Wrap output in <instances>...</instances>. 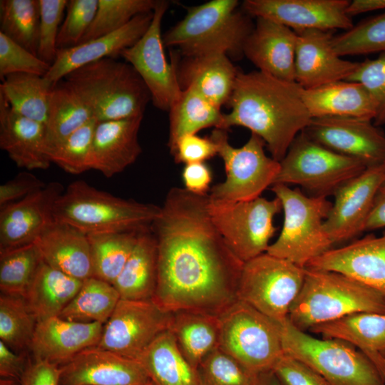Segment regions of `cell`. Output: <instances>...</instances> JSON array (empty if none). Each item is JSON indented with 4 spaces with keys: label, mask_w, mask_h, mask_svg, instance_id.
<instances>
[{
    "label": "cell",
    "mask_w": 385,
    "mask_h": 385,
    "mask_svg": "<svg viewBox=\"0 0 385 385\" xmlns=\"http://www.w3.org/2000/svg\"><path fill=\"white\" fill-rule=\"evenodd\" d=\"M158 247L153 301L170 312L220 316L237 300L244 262L213 224L209 196L172 188L151 225Z\"/></svg>",
    "instance_id": "6da1fadb"
},
{
    "label": "cell",
    "mask_w": 385,
    "mask_h": 385,
    "mask_svg": "<svg viewBox=\"0 0 385 385\" xmlns=\"http://www.w3.org/2000/svg\"><path fill=\"white\" fill-rule=\"evenodd\" d=\"M296 82L277 78L260 71H239L220 129H249L265 143L271 157L280 162L293 140L312 117Z\"/></svg>",
    "instance_id": "7a4b0ae2"
},
{
    "label": "cell",
    "mask_w": 385,
    "mask_h": 385,
    "mask_svg": "<svg viewBox=\"0 0 385 385\" xmlns=\"http://www.w3.org/2000/svg\"><path fill=\"white\" fill-rule=\"evenodd\" d=\"M239 5L237 0H212L188 8L183 19L163 34L165 47L182 56L222 52L242 58L254 24Z\"/></svg>",
    "instance_id": "3957f363"
},
{
    "label": "cell",
    "mask_w": 385,
    "mask_h": 385,
    "mask_svg": "<svg viewBox=\"0 0 385 385\" xmlns=\"http://www.w3.org/2000/svg\"><path fill=\"white\" fill-rule=\"evenodd\" d=\"M160 208L116 197L79 180L70 183L58 197L53 215L55 221L88 235L150 227Z\"/></svg>",
    "instance_id": "277c9868"
},
{
    "label": "cell",
    "mask_w": 385,
    "mask_h": 385,
    "mask_svg": "<svg viewBox=\"0 0 385 385\" xmlns=\"http://www.w3.org/2000/svg\"><path fill=\"white\" fill-rule=\"evenodd\" d=\"M359 312L385 314V300L378 292L344 274L306 268L288 320L307 332L316 325Z\"/></svg>",
    "instance_id": "5b68a950"
},
{
    "label": "cell",
    "mask_w": 385,
    "mask_h": 385,
    "mask_svg": "<svg viewBox=\"0 0 385 385\" xmlns=\"http://www.w3.org/2000/svg\"><path fill=\"white\" fill-rule=\"evenodd\" d=\"M92 110L98 121L143 115L150 92L127 62L105 58L64 77Z\"/></svg>",
    "instance_id": "8992f818"
},
{
    "label": "cell",
    "mask_w": 385,
    "mask_h": 385,
    "mask_svg": "<svg viewBox=\"0 0 385 385\" xmlns=\"http://www.w3.org/2000/svg\"><path fill=\"white\" fill-rule=\"evenodd\" d=\"M271 190L281 202L284 221L279 237L267 252L305 268L332 248L334 244L323 227L332 202L326 197L307 196L284 184H274Z\"/></svg>",
    "instance_id": "52a82bcc"
},
{
    "label": "cell",
    "mask_w": 385,
    "mask_h": 385,
    "mask_svg": "<svg viewBox=\"0 0 385 385\" xmlns=\"http://www.w3.org/2000/svg\"><path fill=\"white\" fill-rule=\"evenodd\" d=\"M219 349L251 376L272 371L284 354L282 324L250 305L235 301L220 316Z\"/></svg>",
    "instance_id": "ba28073f"
},
{
    "label": "cell",
    "mask_w": 385,
    "mask_h": 385,
    "mask_svg": "<svg viewBox=\"0 0 385 385\" xmlns=\"http://www.w3.org/2000/svg\"><path fill=\"white\" fill-rule=\"evenodd\" d=\"M284 353L304 363L331 385H385L374 364L351 344L338 339H319L294 327L282 324Z\"/></svg>",
    "instance_id": "9c48e42d"
},
{
    "label": "cell",
    "mask_w": 385,
    "mask_h": 385,
    "mask_svg": "<svg viewBox=\"0 0 385 385\" xmlns=\"http://www.w3.org/2000/svg\"><path fill=\"white\" fill-rule=\"evenodd\" d=\"M217 144V155L222 158L224 181L212 186L208 195L215 202H236L261 197L269 186L274 184L280 163L267 155L264 140L251 133L241 147H233L226 130L214 128L210 136Z\"/></svg>",
    "instance_id": "30bf717a"
},
{
    "label": "cell",
    "mask_w": 385,
    "mask_h": 385,
    "mask_svg": "<svg viewBox=\"0 0 385 385\" xmlns=\"http://www.w3.org/2000/svg\"><path fill=\"white\" fill-rule=\"evenodd\" d=\"M279 163L274 184L299 185L312 196L326 197L367 168L359 160L315 142L304 131L297 135Z\"/></svg>",
    "instance_id": "8fae6325"
},
{
    "label": "cell",
    "mask_w": 385,
    "mask_h": 385,
    "mask_svg": "<svg viewBox=\"0 0 385 385\" xmlns=\"http://www.w3.org/2000/svg\"><path fill=\"white\" fill-rule=\"evenodd\" d=\"M306 268L265 252L244 263L237 291L242 301L280 324L288 319Z\"/></svg>",
    "instance_id": "7c38bea8"
},
{
    "label": "cell",
    "mask_w": 385,
    "mask_h": 385,
    "mask_svg": "<svg viewBox=\"0 0 385 385\" xmlns=\"http://www.w3.org/2000/svg\"><path fill=\"white\" fill-rule=\"evenodd\" d=\"M282 210L276 197L236 202H215L209 199L213 224L231 251L244 263L267 252L277 231L274 217Z\"/></svg>",
    "instance_id": "4fadbf2b"
},
{
    "label": "cell",
    "mask_w": 385,
    "mask_h": 385,
    "mask_svg": "<svg viewBox=\"0 0 385 385\" xmlns=\"http://www.w3.org/2000/svg\"><path fill=\"white\" fill-rule=\"evenodd\" d=\"M172 317L173 312L153 299H120L104 324L96 346L138 360L150 344L170 328Z\"/></svg>",
    "instance_id": "5bb4252c"
},
{
    "label": "cell",
    "mask_w": 385,
    "mask_h": 385,
    "mask_svg": "<svg viewBox=\"0 0 385 385\" xmlns=\"http://www.w3.org/2000/svg\"><path fill=\"white\" fill-rule=\"evenodd\" d=\"M168 6V1L158 0L148 30L120 53L143 81L154 106L163 111H169L182 92L175 66L168 61L164 52L161 24Z\"/></svg>",
    "instance_id": "9a60e30c"
},
{
    "label": "cell",
    "mask_w": 385,
    "mask_h": 385,
    "mask_svg": "<svg viewBox=\"0 0 385 385\" xmlns=\"http://www.w3.org/2000/svg\"><path fill=\"white\" fill-rule=\"evenodd\" d=\"M311 139L367 167L385 163V133L373 120L354 117L312 118L303 130Z\"/></svg>",
    "instance_id": "2e32d148"
},
{
    "label": "cell",
    "mask_w": 385,
    "mask_h": 385,
    "mask_svg": "<svg viewBox=\"0 0 385 385\" xmlns=\"http://www.w3.org/2000/svg\"><path fill=\"white\" fill-rule=\"evenodd\" d=\"M384 182L385 163L367 167L334 192V202L323 225L334 245L364 232L376 195Z\"/></svg>",
    "instance_id": "e0dca14e"
},
{
    "label": "cell",
    "mask_w": 385,
    "mask_h": 385,
    "mask_svg": "<svg viewBox=\"0 0 385 385\" xmlns=\"http://www.w3.org/2000/svg\"><path fill=\"white\" fill-rule=\"evenodd\" d=\"M349 0H245L241 9L251 17L267 18L295 32L307 29L346 31L353 26Z\"/></svg>",
    "instance_id": "ac0fdd59"
},
{
    "label": "cell",
    "mask_w": 385,
    "mask_h": 385,
    "mask_svg": "<svg viewBox=\"0 0 385 385\" xmlns=\"http://www.w3.org/2000/svg\"><path fill=\"white\" fill-rule=\"evenodd\" d=\"M64 189L61 183L53 181L21 200L0 207V251L34 243L54 222V204Z\"/></svg>",
    "instance_id": "d6986e66"
},
{
    "label": "cell",
    "mask_w": 385,
    "mask_h": 385,
    "mask_svg": "<svg viewBox=\"0 0 385 385\" xmlns=\"http://www.w3.org/2000/svg\"><path fill=\"white\" fill-rule=\"evenodd\" d=\"M58 385H147L141 363L109 350L87 348L59 366Z\"/></svg>",
    "instance_id": "ffe728a7"
},
{
    "label": "cell",
    "mask_w": 385,
    "mask_h": 385,
    "mask_svg": "<svg viewBox=\"0 0 385 385\" xmlns=\"http://www.w3.org/2000/svg\"><path fill=\"white\" fill-rule=\"evenodd\" d=\"M305 268L341 273L378 292L385 300V233L369 234L339 248H332Z\"/></svg>",
    "instance_id": "44dd1931"
},
{
    "label": "cell",
    "mask_w": 385,
    "mask_h": 385,
    "mask_svg": "<svg viewBox=\"0 0 385 385\" xmlns=\"http://www.w3.org/2000/svg\"><path fill=\"white\" fill-rule=\"evenodd\" d=\"M296 33L294 78L302 88L346 81L357 68L358 62L344 60L335 52L332 31L307 29Z\"/></svg>",
    "instance_id": "7402d4cb"
},
{
    "label": "cell",
    "mask_w": 385,
    "mask_h": 385,
    "mask_svg": "<svg viewBox=\"0 0 385 385\" xmlns=\"http://www.w3.org/2000/svg\"><path fill=\"white\" fill-rule=\"evenodd\" d=\"M170 56L182 90L192 88L219 108L228 103L240 70L226 53L181 56L180 60L173 50Z\"/></svg>",
    "instance_id": "603a6c76"
},
{
    "label": "cell",
    "mask_w": 385,
    "mask_h": 385,
    "mask_svg": "<svg viewBox=\"0 0 385 385\" xmlns=\"http://www.w3.org/2000/svg\"><path fill=\"white\" fill-rule=\"evenodd\" d=\"M152 12L134 17L120 29L74 47L58 49L56 58L45 78L56 84L71 71L90 63L105 58H117L121 52L134 45L148 30Z\"/></svg>",
    "instance_id": "cb8c5ba5"
},
{
    "label": "cell",
    "mask_w": 385,
    "mask_h": 385,
    "mask_svg": "<svg viewBox=\"0 0 385 385\" xmlns=\"http://www.w3.org/2000/svg\"><path fill=\"white\" fill-rule=\"evenodd\" d=\"M104 324L82 323L53 317L38 322L29 347L36 360L58 366L81 351L96 346L101 337Z\"/></svg>",
    "instance_id": "d4e9b609"
},
{
    "label": "cell",
    "mask_w": 385,
    "mask_h": 385,
    "mask_svg": "<svg viewBox=\"0 0 385 385\" xmlns=\"http://www.w3.org/2000/svg\"><path fill=\"white\" fill-rule=\"evenodd\" d=\"M255 19L253 29L245 42L243 55L258 71L295 82L297 33L269 19Z\"/></svg>",
    "instance_id": "484cf974"
},
{
    "label": "cell",
    "mask_w": 385,
    "mask_h": 385,
    "mask_svg": "<svg viewBox=\"0 0 385 385\" xmlns=\"http://www.w3.org/2000/svg\"><path fill=\"white\" fill-rule=\"evenodd\" d=\"M143 118L98 121L91 149L90 170L111 178L134 163L142 152L138 134Z\"/></svg>",
    "instance_id": "4316f807"
},
{
    "label": "cell",
    "mask_w": 385,
    "mask_h": 385,
    "mask_svg": "<svg viewBox=\"0 0 385 385\" xmlns=\"http://www.w3.org/2000/svg\"><path fill=\"white\" fill-rule=\"evenodd\" d=\"M45 125L14 111L0 94V148L19 168L46 170Z\"/></svg>",
    "instance_id": "83f0119b"
},
{
    "label": "cell",
    "mask_w": 385,
    "mask_h": 385,
    "mask_svg": "<svg viewBox=\"0 0 385 385\" xmlns=\"http://www.w3.org/2000/svg\"><path fill=\"white\" fill-rule=\"evenodd\" d=\"M34 244L51 267L81 281L93 277L88 235L75 227L54 220Z\"/></svg>",
    "instance_id": "f1b7e54d"
},
{
    "label": "cell",
    "mask_w": 385,
    "mask_h": 385,
    "mask_svg": "<svg viewBox=\"0 0 385 385\" xmlns=\"http://www.w3.org/2000/svg\"><path fill=\"white\" fill-rule=\"evenodd\" d=\"M302 99L312 118L339 116L373 120L376 103L359 82L339 81L302 90Z\"/></svg>",
    "instance_id": "f546056e"
},
{
    "label": "cell",
    "mask_w": 385,
    "mask_h": 385,
    "mask_svg": "<svg viewBox=\"0 0 385 385\" xmlns=\"http://www.w3.org/2000/svg\"><path fill=\"white\" fill-rule=\"evenodd\" d=\"M309 332L351 344L374 364L385 380V314L355 313L316 325Z\"/></svg>",
    "instance_id": "4dcf8cb0"
},
{
    "label": "cell",
    "mask_w": 385,
    "mask_h": 385,
    "mask_svg": "<svg viewBox=\"0 0 385 385\" xmlns=\"http://www.w3.org/2000/svg\"><path fill=\"white\" fill-rule=\"evenodd\" d=\"M158 284V247L151 226L140 231L133 250L113 283L120 299H153Z\"/></svg>",
    "instance_id": "1f68e13d"
},
{
    "label": "cell",
    "mask_w": 385,
    "mask_h": 385,
    "mask_svg": "<svg viewBox=\"0 0 385 385\" xmlns=\"http://www.w3.org/2000/svg\"><path fill=\"white\" fill-rule=\"evenodd\" d=\"M169 329L178 346L196 370L202 361L219 348V317L190 310L173 312Z\"/></svg>",
    "instance_id": "d6a6232c"
},
{
    "label": "cell",
    "mask_w": 385,
    "mask_h": 385,
    "mask_svg": "<svg viewBox=\"0 0 385 385\" xmlns=\"http://www.w3.org/2000/svg\"><path fill=\"white\" fill-rule=\"evenodd\" d=\"M93 118L91 108L68 82L53 85L45 124L46 154Z\"/></svg>",
    "instance_id": "836d02e7"
},
{
    "label": "cell",
    "mask_w": 385,
    "mask_h": 385,
    "mask_svg": "<svg viewBox=\"0 0 385 385\" xmlns=\"http://www.w3.org/2000/svg\"><path fill=\"white\" fill-rule=\"evenodd\" d=\"M138 360L151 385H200L197 370L184 357L169 329L160 334Z\"/></svg>",
    "instance_id": "e575fe53"
},
{
    "label": "cell",
    "mask_w": 385,
    "mask_h": 385,
    "mask_svg": "<svg viewBox=\"0 0 385 385\" xmlns=\"http://www.w3.org/2000/svg\"><path fill=\"white\" fill-rule=\"evenodd\" d=\"M82 283L43 261L24 297L39 322L58 317Z\"/></svg>",
    "instance_id": "d590c367"
},
{
    "label": "cell",
    "mask_w": 385,
    "mask_h": 385,
    "mask_svg": "<svg viewBox=\"0 0 385 385\" xmlns=\"http://www.w3.org/2000/svg\"><path fill=\"white\" fill-rule=\"evenodd\" d=\"M220 108L192 88L182 90L168 111L170 153L173 151L178 140L185 135L197 134L211 127L220 129L224 116Z\"/></svg>",
    "instance_id": "8d00e7d4"
},
{
    "label": "cell",
    "mask_w": 385,
    "mask_h": 385,
    "mask_svg": "<svg viewBox=\"0 0 385 385\" xmlns=\"http://www.w3.org/2000/svg\"><path fill=\"white\" fill-rule=\"evenodd\" d=\"M52 87L44 76L14 73L1 81L0 94L16 113L45 125Z\"/></svg>",
    "instance_id": "74e56055"
},
{
    "label": "cell",
    "mask_w": 385,
    "mask_h": 385,
    "mask_svg": "<svg viewBox=\"0 0 385 385\" xmlns=\"http://www.w3.org/2000/svg\"><path fill=\"white\" fill-rule=\"evenodd\" d=\"M120 299L112 284L91 277L83 281L80 289L58 317L73 322L105 324Z\"/></svg>",
    "instance_id": "f35d334b"
},
{
    "label": "cell",
    "mask_w": 385,
    "mask_h": 385,
    "mask_svg": "<svg viewBox=\"0 0 385 385\" xmlns=\"http://www.w3.org/2000/svg\"><path fill=\"white\" fill-rule=\"evenodd\" d=\"M143 230L88 235L93 277L113 284L129 258L138 235Z\"/></svg>",
    "instance_id": "ab89813d"
},
{
    "label": "cell",
    "mask_w": 385,
    "mask_h": 385,
    "mask_svg": "<svg viewBox=\"0 0 385 385\" xmlns=\"http://www.w3.org/2000/svg\"><path fill=\"white\" fill-rule=\"evenodd\" d=\"M39 0H1L0 32L37 56Z\"/></svg>",
    "instance_id": "60d3db41"
},
{
    "label": "cell",
    "mask_w": 385,
    "mask_h": 385,
    "mask_svg": "<svg viewBox=\"0 0 385 385\" xmlns=\"http://www.w3.org/2000/svg\"><path fill=\"white\" fill-rule=\"evenodd\" d=\"M38 320L22 296L0 295V341L16 353H29Z\"/></svg>",
    "instance_id": "b9f144b4"
},
{
    "label": "cell",
    "mask_w": 385,
    "mask_h": 385,
    "mask_svg": "<svg viewBox=\"0 0 385 385\" xmlns=\"http://www.w3.org/2000/svg\"><path fill=\"white\" fill-rule=\"evenodd\" d=\"M42 262L34 243L0 251L1 294L24 297Z\"/></svg>",
    "instance_id": "7bdbcfd3"
},
{
    "label": "cell",
    "mask_w": 385,
    "mask_h": 385,
    "mask_svg": "<svg viewBox=\"0 0 385 385\" xmlns=\"http://www.w3.org/2000/svg\"><path fill=\"white\" fill-rule=\"evenodd\" d=\"M156 0H98L95 18L81 43L113 33L139 14L152 12Z\"/></svg>",
    "instance_id": "ee69618b"
},
{
    "label": "cell",
    "mask_w": 385,
    "mask_h": 385,
    "mask_svg": "<svg viewBox=\"0 0 385 385\" xmlns=\"http://www.w3.org/2000/svg\"><path fill=\"white\" fill-rule=\"evenodd\" d=\"M332 46L341 57L385 52V13L364 19L334 35Z\"/></svg>",
    "instance_id": "f6af8a7d"
},
{
    "label": "cell",
    "mask_w": 385,
    "mask_h": 385,
    "mask_svg": "<svg viewBox=\"0 0 385 385\" xmlns=\"http://www.w3.org/2000/svg\"><path fill=\"white\" fill-rule=\"evenodd\" d=\"M97 123V119L93 118L60 144L48 150L46 155L51 163L73 175L89 170L91 149Z\"/></svg>",
    "instance_id": "bcb514c9"
},
{
    "label": "cell",
    "mask_w": 385,
    "mask_h": 385,
    "mask_svg": "<svg viewBox=\"0 0 385 385\" xmlns=\"http://www.w3.org/2000/svg\"><path fill=\"white\" fill-rule=\"evenodd\" d=\"M200 385H253V377L230 356L217 348L197 369Z\"/></svg>",
    "instance_id": "7dc6e473"
},
{
    "label": "cell",
    "mask_w": 385,
    "mask_h": 385,
    "mask_svg": "<svg viewBox=\"0 0 385 385\" xmlns=\"http://www.w3.org/2000/svg\"><path fill=\"white\" fill-rule=\"evenodd\" d=\"M98 1H67L66 17L61 25L57 37L58 50L80 44L95 18Z\"/></svg>",
    "instance_id": "c3c4849f"
},
{
    "label": "cell",
    "mask_w": 385,
    "mask_h": 385,
    "mask_svg": "<svg viewBox=\"0 0 385 385\" xmlns=\"http://www.w3.org/2000/svg\"><path fill=\"white\" fill-rule=\"evenodd\" d=\"M51 65L0 32V78L14 73L44 76Z\"/></svg>",
    "instance_id": "681fc988"
},
{
    "label": "cell",
    "mask_w": 385,
    "mask_h": 385,
    "mask_svg": "<svg viewBox=\"0 0 385 385\" xmlns=\"http://www.w3.org/2000/svg\"><path fill=\"white\" fill-rule=\"evenodd\" d=\"M68 0H39L40 24L37 56L52 65L58 48L57 37Z\"/></svg>",
    "instance_id": "f907efd6"
},
{
    "label": "cell",
    "mask_w": 385,
    "mask_h": 385,
    "mask_svg": "<svg viewBox=\"0 0 385 385\" xmlns=\"http://www.w3.org/2000/svg\"><path fill=\"white\" fill-rule=\"evenodd\" d=\"M346 81L364 85L374 98L376 115L373 120L376 126L385 124V52L374 59H366L359 63L354 73Z\"/></svg>",
    "instance_id": "816d5d0a"
},
{
    "label": "cell",
    "mask_w": 385,
    "mask_h": 385,
    "mask_svg": "<svg viewBox=\"0 0 385 385\" xmlns=\"http://www.w3.org/2000/svg\"><path fill=\"white\" fill-rule=\"evenodd\" d=\"M272 371L282 385H331L315 370L284 353Z\"/></svg>",
    "instance_id": "f5cc1de1"
},
{
    "label": "cell",
    "mask_w": 385,
    "mask_h": 385,
    "mask_svg": "<svg viewBox=\"0 0 385 385\" xmlns=\"http://www.w3.org/2000/svg\"><path fill=\"white\" fill-rule=\"evenodd\" d=\"M171 154L177 163H203L217 155V146L210 137L189 134L178 140Z\"/></svg>",
    "instance_id": "db71d44e"
},
{
    "label": "cell",
    "mask_w": 385,
    "mask_h": 385,
    "mask_svg": "<svg viewBox=\"0 0 385 385\" xmlns=\"http://www.w3.org/2000/svg\"><path fill=\"white\" fill-rule=\"evenodd\" d=\"M46 185L43 181L31 173L21 172L0 185V207L21 200Z\"/></svg>",
    "instance_id": "11a10c76"
},
{
    "label": "cell",
    "mask_w": 385,
    "mask_h": 385,
    "mask_svg": "<svg viewBox=\"0 0 385 385\" xmlns=\"http://www.w3.org/2000/svg\"><path fill=\"white\" fill-rule=\"evenodd\" d=\"M184 188L189 192L200 196L209 195L212 173L205 163H195L185 165L182 171Z\"/></svg>",
    "instance_id": "9f6ffc18"
},
{
    "label": "cell",
    "mask_w": 385,
    "mask_h": 385,
    "mask_svg": "<svg viewBox=\"0 0 385 385\" xmlns=\"http://www.w3.org/2000/svg\"><path fill=\"white\" fill-rule=\"evenodd\" d=\"M59 366L31 358L19 381L20 385H58Z\"/></svg>",
    "instance_id": "6f0895ef"
},
{
    "label": "cell",
    "mask_w": 385,
    "mask_h": 385,
    "mask_svg": "<svg viewBox=\"0 0 385 385\" xmlns=\"http://www.w3.org/2000/svg\"><path fill=\"white\" fill-rule=\"evenodd\" d=\"M30 359L31 355L28 353H16L0 341L1 379L19 382Z\"/></svg>",
    "instance_id": "680465c9"
},
{
    "label": "cell",
    "mask_w": 385,
    "mask_h": 385,
    "mask_svg": "<svg viewBox=\"0 0 385 385\" xmlns=\"http://www.w3.org/2000/svg\"><path fill=\"white\" fill-rule=\"evenodd\" d=\"M385 227V182L379 188L372 209L366 221L364 232Z\"/></svg>",
    "instance_id": "91938a15"
},
{
    "label": "cell",
    "mask_w": 385,
    "mask_h": 385,
    "mask_svg": "<svg viewBox=\"0 0 385 385\" xmlns=\"http://www.w3.org/2000/svg\"><path fill=\"white\" fill-rule=\"evenodd\" d=\"M383 9H385V0H353L350 1L346 13L352 18L362 13Z\"/></svg>",
    "instance_id": "94428289"
},
{
    "label": "cell",
    "mask_w": 385,
    "mask_h": 385,
    "mask_svg": "<svg viewBox=\"0 0 385 385\" xmlns=\"http://www.w3.org/2000/svg\"><path fill=\"white\" fill-rule=\"evenodd\" d=\"M253 385H282L272 371L259 374L253 377Z\"/></svg>",
    "instance_id": "6125c7cd"
},
{
    "label": "cell",
    "mask_w": 385,
    "mask_h": 385,
    "mask_svg": "<svg viewBox=\"0 0 385 385\" xmlns=\"http://www.w3.org/2000/svg\"><path fill=\"white\" fill-rule=\"evenodd\" d=\"M0 385H20V383L15 380L1 379Z\"/></svg>",
    "instance_id": "be15d7a7"
},
{
    "label": "cell",
    "mask_w": 385,
    "mask_h": 385,
    "mask_svg": "<svg viewBox=\"0 0 385 385\" xmlns=\"http://www.w3.org/2000/svg\"><path fill=\"white\" fill-rule=\"evenodd\" d=\"M147 385H151L150 382L149 384H148Z\"/></svg>",
    "instance_id": "e7e4bbea"
}]
</instances>
